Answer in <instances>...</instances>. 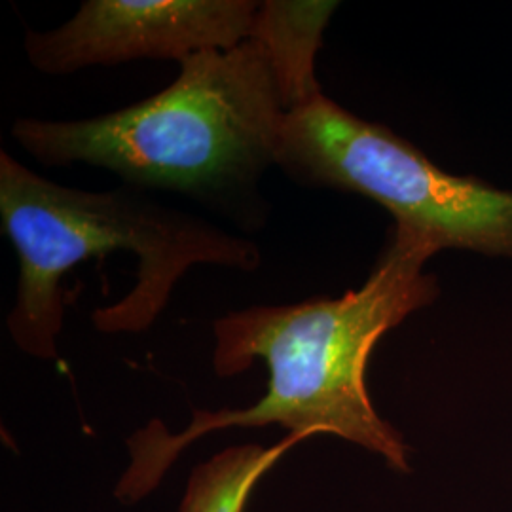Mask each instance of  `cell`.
I'll use <instances>...</instances> for the list:
<instances>
[{"label": "cell", "mask_w": 512, "mask_h": 512, "mask_svg": "<svg viewBox=\"0 0 512 512\" xmlns=\"http://www.w3.org/2000/svg\"><path fill=\"white\" fill-rule=\"evenodd\" d=\"M437 253L431 239L395 224L361 289L293 306H253L217 319V376H236L260 359L270 370L266 395L251 408L196 410L179 435H171L160 420L150 421L128 440L131 463L116 486V497L124 503L143 499L200 437L228 427L272 423L302 440L313 435L349 440L382 456L391 469L410 471L408 444L380 418L368 397L366 365L385 332L437 298L435 277L423 272Z\"/></svg>", "instance_id": "1"}, {"label": "cell", "mask_w": 512, "mask_h": 512, "mask_svg": "<svg viewBox=\"0 0 512 512\" xmlns=\"http://www.w3.org/2000/svg\"><path fill=\"white\" fill-rule=\"evenodd\" d=\"M336 8L338 2H260L255 40L264 42L274 57L293 109L321 93L315 54Z\"/></svg>", "instance_id": "6"}, {"label": "cell", "mask_w": 512, "mask_h": 512, "mask_svg": "<svg viewBox=\"0 0 512 512\" xmlns=\"http://www.w3.org/2000/svg\"><path fill=\"white\" fill-rule=\"evenodd\" d=\"M260 2L253 0H86L50 33L25 35L33 67L71 74L135 59H177L232 50L255 38Z\"/></svg>", "instance_id": "5"}, {"label": "cell", "mask_w": 512, "mask_h": 512, "mask_svg": "<svg viewBox=\"0 0 512 512\" xmlns=\"http://www.w3.org/2000/svg\"><path fill=\"white\" fill-rule=\"evenodd\" d=\"M291 101L260 40L181 61L164 92L76 122L19 118L12 137L44 165L90 164L131 188L200 198L253 190L277 165Z\"/></svg>", "instance_id": "3"}, {"label": "cell", "mask_w": 512, "mask_h": 512, "mask_svg": "<svg viewBox=\"0 0 512 512\" xmlns=\"http://www.w3.org/2000/svg\"><path fill=\"white\" fill-rule=\"evenodd\" d=\"M277 165L298 183L374 200L439 251L512 258V192L439 169L389 128L319 93L289 110Z\"/></svg>", "instance_id": "4"}, {"label": "cell", "mask_w": 512, "mask_h": 512, "mask_svg": "<svg viewBox=\"0 0 512 512\" xmlns=\"http://www.w3.org/2000/svg\"><path fill=\"white\" fill-rule=\"evenodd\" d=\"M2 232L19 258L16 306L6 325L21 351L57 359L63 327V275L92 256H137L135 285L116 304L93 311L95 329L143 332L164 311L190 268L213 264L253 272L255 241L147 198L131 186L92 192L52 183L0 152Z\"/></svg>", "instance_id": "2"}, {"label": "cell", "mask_w": 512, "mask_h": 512, "mask_svg": "<svg viewBox=\"0 0 512 512\" xmlns=\"http://www.w3.org/2000/svg\"><path fill=\"white\" fill-rule=\"evenodd\" d=\"M289 435L272 448L232 446L198 465L186 484L179 512H243L258 480L300 442Z\"/></svg>", "instance_id": "7"}]
</instances>
